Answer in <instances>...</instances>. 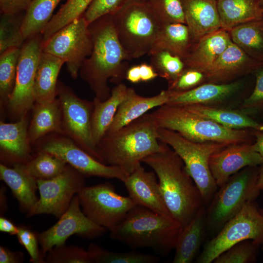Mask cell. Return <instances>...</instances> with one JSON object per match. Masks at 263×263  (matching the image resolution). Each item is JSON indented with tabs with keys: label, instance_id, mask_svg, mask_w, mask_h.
<instances>
[{
	"label": "cell",
	"instance_id": "obj_26",
	"mask_svg": "<svg viewBox=\"0 0 263 263\" xmlns=\"http://www.w3.org/2000/svg\"><path fill=\"white\" fill-rule=\"evenodd\" d=\"M206 208H200L183 228L174 247L173 263H190L198 254L206 230Z\"/></svg>",
	"mask_w": 263,
	"mask_h": 263
},
{
	"label": "cell",
	"instance_id": "obj_45",
	"mask_svg": "<svg viewBox=\"0 0 263 263\" xmlns=\"http://www.w3.org/2000/svg\"><path fill=\"white\" fill-rule=\"evenodd\" d=\"M130 0H93L83 17L89 25L99 18L107 15H113Z\"/></svg>",
	"mask_w": 263,
	"mask_h": 263
},
{
	"label": "cell",
	"instance_id": "obj_24",
	"mask_svg": "<svg viewBox=\"0 0 263 263\" xmlns=\"http://www.w3.org/2000/svg\"><path fill=\"white\" fill-rule=\"evenodd\" d=\"M231 41L228 32L222 28L204 36L194 43L183 60L186 67L205 74Z\"/></svg>",
	"mask_w": 263,
	"mask_h": 263
},
{
	"label": "cell",
	"instance_id": "obj_48",
	"mask_svg": "<svg viewBox=\"0 0 263 263\" xmlns=\"http://www.w3.org/2000/svg\"><path fill=\"white\" fill-rule=\"evenodd\" d=\"M33 0H0V14H18L25 12Z\"/></svg>",
	"mask_w": 263,
	"mask_h": 263
},
{
	"label": "cell",
	"instance_id": "obj_8",
	"mask_svg": "<svg viewBox=\"0 0 263 263\" xmlns=\"http://www.w3.org/2000/svg\"><path fill=\"white\" fill-rule=\"evenodd\" d=\"M158 133L159 140L172 148L182 159L200 191L205 205L207 206L218 189L210 170V157L228 145L214 142H195L175 131L161 128H159Z\"/></svg>",
	"mask_w": 263,
	"mask_h": 263
},
{
	"label": "cell",
	"instance_id": "obj_43",
	"mask_svg": "<svg viewBox=\"0 0 263 263\" xmlns=\"http://www.w3.org/2000/svg\"><path fill=\"white\" fill-rule=\"evenodd\" d=\"M44 260L45 263H92L87 250L78 246L65 244L52 248Z\"/></svg>",
	"mask_w": 263,
	"mask_h": 263
},
{
	"label": "cell",
	"instance_id": "obj_30",
	"mask_svg": "<svg viewBox=\"0 0 263 263\" xmlns=\"http://www.w3.org/2000/svg\"><path fill=\"white\" fill-rule=\"evenodd\" d=\"M64 62L42 52L37 67L34 93L35 103H45L56 98L57 77Z\"/></svg>",
	"mask_w": 263,
	"mask_h": 263
},
{
	"label": "cell",
	"instance_id": "obj_15",
	"mask_svg": "<svg viewBox=\"0 0 263 263\" xmlns=\"http://www.w3.org/2000/svg\"><path fill=\"white\" fill-rule=\"evenodd\" d=\"M42 138L41 141H39L38 150L61 158L84 177L116 179L124 183L128 176L119 168L96 160L66 136L52 133Z\"/></svg>",
	"mask_w": 263,
	"mask_h": 263
},
{
	"label": "cell",
	"instance_id": "obj_42",
	"mask_svg": "<svg viewBox=\"0 0 263 263\" xmlns=\"http://www.w3.org/2000/svg\"><path fill=\"white\" fill-rule=\"evenodd\" d=\"M147 3L162 24H186L182 0H148Z\"/></svg>",
	"mask_w": 263,
	"mask_h": 263
},
{
	"label": "cell",
	"instance_id": "obj_23",
	"mask_svg": "<svg viewBox=\"0 0 263 263\" xmlns=\"http://www.w3.org/2000/svg\"><path fill=\"white\" fill-rule=\"evenodd\" d=\"M186 24L195 43L221 28L217 0H182Z\"/></svg>",
	"mask_w": 263,
	"mask_h": 263
},
{
	"label": "cell",
	"instance_id": "obj_58",
	"mask_svg": "<svg viewBox=\"0 0 263 263\" xmlns=\"http://www.w3.org/2000/svg\"><path fill=\"white\" fill-rule=\"evenodd\" d=\"M261 5L263 6V0H260Z\"/></svg>",
	"mask_w": 263,
	"mask_h": 263
},
{
	"label": "cell",
	"instance_id": "obj_2",
	"mask_svg": "<svg viewBox=\"0 0 263 263\" xmlns=\"http://www.w3.org/2000/svg\"><path fill=\"white\" fill-rule=\"evenodd\" d=\"M155 173L160 191L172 218L184 228L205 206L200 191L177 153L168 145L142 161Z\"/></svg>",
	"mask_w": 263,
	"mask_h": 263
},
{
	"label": "cell",
	"instance_id": "obj_44",
	"mask_svg": "<svg viewBox=\"0 0 263 263\" xmlns=\"http://www.w3.org/2000/svg\"><path fill=\"white\" fill-rule=\"evenodd\" d=\"M256 82L251 94L242 103L239 111L249 115L263 112V65L253 73Z\"/></svg>",
	"mask_w": 263,
	"mask_h": 263
},
{
	"label": "cell",
	"instance_id": "obj_36",
	"mask_svg": "<svg viewBox=\"0 0 263 263\" xmlns=\"http://www.w3.org/2000/svg\"><path fill=\"white\" fill-rule=\"evenodd\" d=\"M67 164L48 152L38 150L26 164V171L37 180H49L60 174Z\"/></svg>",
	"mask_w": 263,
	"mask_h": 263
},
{
	"label": "cell",
	"instance_id": "obj_14",
	"mask_svg": "<svg viewBox=\"0 0 263 263\" xmlns=\"http://www.w3.org/2000/svg\"><path fill=\"white\" fill-rule=\"evenodd\" d=\"M84 177L67 164L57 176L49 180H37L39 197L27 213V216L48 214L60 218L68 208L73 197L85 186Z\"/></svg>",
	"mask_w": 263,
	"mask_h": 263
},
{
	"label": "cell",
	"instance_id": "obj_47",
	"mask_svg": "<svg viewBox=\"0 0 263 263\" xmlns=\"http://www.w3.org/2000/svg\"><path fill=\"white\" fill-rule=\"evenodd\" d=\"M205 80L203 73L186 67L181 75L174 82L169 84L168 89L176 92L187 91L204 83Z\"/></svg>",
	"mask_w": 263,
	"mask_h": 263
},
{
	"label": "cell",
	"instance_id": "obj_40",
	"mask_svg": "<svg viewBox=\"0 0 263 263\" xmlns=\"http://www.w3.org/2000/svg\"><path fill=\"white\" fill-rule=\"evenodd\" d=\"M150 65L158 76L169 84L183 73L186 65L182 58L167 51H160L150 55Z\"/></svg>",
	"mask_w": 263,
	"mask_h": 263
},
{
	"label": "cell",
	"instance_id": "obj_11",
	"mask_svg": "<svg viewBox=\"0 0 263 263\" xmlns=\"http://www.w3.org/2000/svg\"><path fill=\"white\" fill-rule=\"evenodd\" d=\"M77 195L85 215L110 231L119 225L136 206L129 196L118 194L114 186L108 182L85 186Z\"/></svg>",
	"mask_w": 263,
	"mask_h": 263
},
{
	"label": "cell",
	"instance_id": "obj_31",
	"mask_svg": "<svg viewBox=\"0 0 263 263\" xmlns=\"http://www.w3.org/2000/svg\"><path fill=\"white\" fill-rule=\"evenodd\" d=\"M221 28L228 32L240 24L263 18L260 0H217Z\"/></svg>",
	"mask_w": 263,
	"mask_h": 263
},
{
	"label": "cell",
	"instance_id": "obj_55",
	"mask_svg": "<svg viewBox=\"0 0 263 263\" xmlns=\"http://www.w3.org/2000/svg\"><path fill=\"white\" fill-rule=\"evenodd\" d=\"M257 184L260 190L263 192V164L260 166Z\"/></svg>",
	"mask_w": 263,
	"mask_h": 263
},
{
	"label": "cell",
	"instance_id": "obj_57",
	"mask_svg": "<svg viewBox=\"0 0 263 263\" xmlns=\"http://www.w3.org/2000/svg\"><path fill=\"white\" fill-rule=\"evenodd\" d=\"M133 0L140 1V2H147L148 0Z\"/></svg>",
	"mask_w": 263,
	"mask_h": 263
},
{
	"label": "cell",
	"instance_id": "obj_12",
	"mask_svg": "<svg viewBox=\"0 0 263 263\" xmlns=\"http://www.w3.org/2000/svg\"><path fill=\"white\" fill-rule=\"evenodd\" d=\"M43 42L42 34H38L26 39L20 48L14 88L6 104L10 115L18 120L35 103L34 83Z\"/></svg>",
	"mask_w": 263,
	"mask_h": 263
},
{
	"label": "cell",
	"instance_id": "obj_59",
	"mask_svg": "<svg viewBox=\"0 0 263 263\" xmlns=\"http://www.w3.org/2000/svg\"><path fill=\"white\" fill-rule=\"evenodd\" d=\"M262 249H263V246H262Z\"/></svg>",
	"mask_w": 263,
	"mask_h": 263
},
{
	"label": "cell",
	"instance_id": "obj_4",
	"mask_svg": "<svg viewBox=\"0 0 263 263\" xmlns=\"http://www.w3.org/2000/svg\"><path fill=\"white\" fill-rule=\"evenodd\" d=\"M183 229L174 219L136 205L110 235L133 248L152 247L166 253L174 248Z\"/></svg>",
	"mask_w": 263,
	"mask_h": 263
},
{
	"label": "cell",
	"instance_id": "obj_6",
	"mask_svg": "<svg viewBox=\"0 0 263 263\" xmlns=\"http://www.w3.org/2000/svg\"><path fill=\"white\" fill-rule=\"evenodd\" d=\"M260 166L244 168L218 188L206 208V228L214 236L245 204L259 196L261 191L257 182Z\"/></svg>",
	"mask_w": 263,
	"mask_h": 263
},
{
	"label": "cell",
	"instance_id": "obj_39",
	"mask_svg": "<svg viewBox=\"0 0 263 263\" xmlns=\"http://www.w3.org/2000/svg\"><path fill=\"white\" fill-rule=\"evenodd\" d=\"M25 12L18 14H1L0 54L13 47L21 48L25 39L21 26Z\"/></svg>",
	"mask_w": 263,
	"mask_h": 263
},
{
	"label": "cell",
	"instance_id": "obj_29",
	"mask_svg": "<svg viewBox=\"0 0 263 263\" xmlns=\"http://www.w3.org/2000/svg\"><path fill=\"white\" fill-rule=\"evenodd\" d=\"M194 43L186 24L179 22L162 24L149 55L164 50L184 60Z\"/></svg>",
	"mask_w": 263,
	"mask_h": 263
},
{
	"label": "cell",
	"instance_id": "obj_25",
	"mask_svg": "<svg viewBox=\"0 0 263 263\" xmlns=\"http://www.w3.org/2000/svg\"><path fill=\"white\" fill-rule=\"evenodd\" d=\"M0 179L10 188L21 211L27 213L38 200V187L37 180L26 171L24 164H16L11 168L0 163Z\"/></svg>",
	"mask_w": 263,
	"mask_h": 263
},
{
	"label": "cell",
	"instance_id": "obj_3",
	"mask_svg": "<svg viewBox=\"0 0 263 263\" xmlns=\"http://www.w3.org/2000/svg\"><path fill=\"white\" fill-rule=\"evenodd\" d=\"M159 127L151 113H146L115 132L106 133L97 145L103 163L115 166L128 175L146 157L164 150Z\"/></svg>",
	"mask_w": 263,
	"mask_h": 263
},
{
	"label": "cell",
	"instance_id": "obj_35",
	"mask_svg": "<svg viewBox=\"0 0 263 263\" xmlns=\"http://www.w3.org/2000/svg\"><path fill=\"white\" fill-rule=\"evenodd\" d=\"M93 0H67L42 33L43 41L73 21L83 17Z\"/></svg>",
	"mask_w": 263,
	"mask_h": 263
},
{
	"label": "cell",
	"instance_id": "obj_16",
	"mask_svg": "<svg viewBox=\"0 0 263 263\" xmlns=\"http://www.w3.org/2000/svg\"><path fill=\"white\" fill-rule=\"evenodd\" d=\"M107 230L85 215L76 194L57 222L48 229L38 233L41 254L45 258L49 250L54 247L65 245L66 240L72 235L76 234L92 239L101 236Z\"/></svg>",
	"mask_w": 263,
	"mask_h": 263
},
{
	"label": "cell",
	"instance_id": "obj_53",
	"mask_svg": "<svg viewBox=\"0 0 263 263\" xmlns=\"http://www.w3.org/2000/svg\"><path fill=\"white\" fill-rule=\"evenodd\" d=\"M252 132L255 138L254 148L263 157V132L253 130Z\"/></svg>",
	"mask_w": 263,
	"mask_h": 263
},
{
	"label": "cell",
	"instance_id": "obj_7",
	"mask_svg": "<svg viewBox=\"0 0 263 263\" xmlns=\"http://www.w3.org/2000/svg\"><path fill=\"white\" fill-rule=\"evenodd\" d=\"M112 16L118 39L130 60L149 55L162 23L148 3L130 0Z\"/></svg>",
	"mask_w": 263,
	"mask_h": 263
},
{
	"label": "cell",
	"instance_id": "obj_21",
	"mask_svg": "<svg viewBox=\"0 0 263 263\" xmlns=\"http://www.w3.org/2000/svg\"><path fill=\"white\" fill-rule=\"evenodd\" d=\"M243 85V82L238 79L227 83H204L185 91H171V96L167 104L213 106L227 100L236 95L242 89Z\"/></svg>",
	"mask_w": 263,
	"mask_h": 263
},
{
	"label": "cell",
	"instance_id": "obj_27",
	"mask_svg": "<svg viewBox=\"0 0 263 263\" xmlns=\"http://www.w3.org/2000/svg\"><path fill=\"white\" fill-rule=\"evenodd\" d=\"M128 87L122 83L111 89L110 96L105 101L94 97V110L91 119L93 141L97 146L112 123L118 107L125 99Z\"/></svg>",
	"mask_w": 263,
	"mask_h": 263
},
{
	"label": "cell",
	"instance_id": "obj_37",
	"mask_svg": "<svg viewBox=\"0 0 263 263\" xmlns=\"http://www.w3.org/2000/svg\"><path fill=\"white\" fill-rule=\"evenodd\" d=\"M87 251L92 263H155L159 262V259L154 255L136 251H111L94 243L89 245Z\"/></svg>",
	"mask_w": 263,
	"mask_h": 263
},
{
	"label": "cell",
	"instance_id": "obj_56",
	"mask_svg": "<svg viewBox=\"0 0 263 263\" xmlns=\"http://www.w3.org/2000/svg\"><path fill=\"white\" fill-rule=\"evenodd\" d=\"M259 210L260 212V213L263 215V208L260 207H259Z\"/></svg>",
	"mask_w": 263,
	"mask_h": 263
},
{
	"label": "cell",
	"instance_id": "obj_52",
	"mask_svg": "<svg viewBox=\"0 0 263 263\" xmlns=\"http://www.w3.org/2000/svg\"><path fill=\"white\" fill-rule=\"evenodd\" d=\"M126 79L132 83H137L141 81L140 65H134L128 68L126 73Z\"/></svg>",
	"mask_w": 263,
	"mask_h": 263
},
{
	"label": "cell",
	"instance_id": "obj_38",
	"mask_svg": "<svg viewBox=\"0 0 263 263\" xmlns=\"http://www.w3.org/2000/svg\"><path fill=\"white\" fill-rule=\"evenodd\" d=\"M20 48H10L0 54V103H7L14 88Z\"/></svg>",
	"mask_w": 263,
	"mask_h": 263
},
{
	"label": "cell",
	"instance_id": "obj_13",
	"mask_svg": "<svg viewBox=\"0 0 263 263\" xmlns=\"http://www.w3.org/2000/svg\"><path fill=\"white\" fill-rule=\"evenodd\" d=\"M93 47L88 24L83 17L55 33L43 42V52L62 60L71 77H77L85 59Z\"/></svg>",
	"mask_w": 263,
	"mask_h": 263
},
{
	"label": "cell",
	"instance_id": "obj_49",
	"mask_svg": "<svg viewBox=\"0 0 263 263\" xmlns=\"http://www.w3.org/2000/svg\"><path fill=\"white\" fill-rule=\"evenodd\" d=\"M24 261V255L20 251L13 252L0 246V263H21Z\"/></svg>",
	"mask_w": 263,
	"mask_h": 263
},
{
	"label": "cell",
	"instance_id": "obj_18",
	"mask_svg": "<svg viewBox=\"0 0 263 263\" xmlns=\"http://www.w3.org/2000/svg\"><path fill=\"white\" fill-rule=\"evenodd\" d=\"M263 62L250 56L232 41L204 74L205 83H227L254 72Z\"/></svg>",
	"mask_w": 263,
	"mask_h": 263
},
{
	"label": "cell",
	"instance_id": "obj_41",
	"mask_svg": "<svg viewBox=\"0 0 263 263\" xmlns=\"http://www.w3.org/2000/svg\"><path fill=\"white\" fill-rule=\"evenodd\" d=\"M260 245L251 240L234 244L219 255L214 263H253L257 258Z\"/></svg>",
	"mask_w": 263,
	"mask_h": 263
},
{
	"label": "cell",
	"instance_id": "obj_5",
	"mask_svg": "<svg viewBox=\"0 0 263 263\" xmlns=\"http://www.w3.org/2000/svg\"><path fill=\"white\" fill-rule=\"evenodd\" d=\"M159 128L175 131L198 142H214L227 145L249 143L252 132L231 129L201 116L183 106L163 105L151 113Z\"/></svg>",
	"mask_w": 263,
	"mask_h": 263
},
{
	"label": "cell",
	"instance_id": "obj_46",
	"mask_svg": "<svg viewBox=\"0 0 263 263\" xmlns=\"http://www.w3.org/2000/svg\"><path fill=\"white\" fill-rule=\"evenodd\" d=\"M19 229L16 235L18 240L27 250L30 256V262L33 263H45L44 258L38 245V233L25 225L19 226Z\"/></svg>",
	"mask_w": 263,
	"mask_h": 263
},
{
	"label": "cell",
	"instance_id": "obj_34",
	"mask_svg": "<svg viewBox=\"0 0 263 263\" xmlns=\"http://www.w3.org/2000/svg\"><path fill=\"white\" fill-rule=\"evenodd\" d=\"M63 0H33L24 13L21 31L24 39L41 34Z\"/></svg>",
	"mask_w": 263,
	"mask_h": 263
},
{
	"label": "cell",
	"instance_id": "obj_10",
	"mask_svg": "<svg viewBox=\"0 0 263 263\" xmlns=\"http://www.w3.org/2000/svg\"><path fill=\"white\" fill-rule=\"evenodd\" d=\"M63 135L96 160L103 163L92 135L94 102L79 98L69 86L58 81L56 89Z\"/></svg>",
	"mask_w": 263,
	"mask_h": 263
},
{
	"label": "cell",
	"instance_id": "obj_33",
	"mask_svg": "<svg viewBox=\"0 0 263 263\" xmlns=\"http://www.w3.org/2000/svg\"><path fill=\"white\" fill-rule=\"evenodd\" d=\"M228 32L233 43L251 57L263 62V18L240 24Z\"/></svg>",
	"mask_w": 263,
	"mask_h": 263
},
{
	"label": "cell",
	"instance_id": "obj_61",
	"mask_svg": "<svg viewBox=\"0 0 263 263\" xmlns=\"http://www.w3.org/2000/svg\"></svg>",
	"mask_w": 263,
	"mask_h": 263
},
{
	"label": "cell",
	"instance_id": "obj_19",
	"mask_svg": "<svg viewBox=\"0 0 263 263\" xmlns=\"http://www.w3.org/2000/svg\"><path fill=\"white\" fill-rule=\"evenodd\" d=\"M157 178L153 171H146L140 164L123 183L129 196L136 205L174 219L165 203Z\"/></svg>",
	"mask_w": 263,
	"mask_h": 263
},
{
	"label": "cell",
	"instance_id": "obj_20",
	"mask_svg": "<svg viewBox=\"0 0 263 263\" xmlns=\"http://www.w3.org/2000/svg\"><path fill=\"white\" fill-rule=\"evenodd\" d=\"M27 114L17 122H0V157L2 164H26L32 157Z\"/></svg>",
	"mask_w": 263,
	"mask_h": 263
},
{
	"label": "cell",
	"instance_id": "obj_50",
	"mask_svg": "<svg viewBox=\"0 0 263 263\" xmlns=\"http://www.w3.org/2000/svg\"><path fill=\"white\" fill-rule=\"evenodd\" d=\"M140 65L141 81L147 82L153 80L158 76L150 64L142 63Z\"/></svg>",
	"mask_w": 263,
	"mask_h": 263
},
{
	"label": "cell",
	"instance_id": "obj_51",
	"mask_svg": "<svg viewBox=\"0 0 263 263\" xmlns=\"http://www.w3.org/2000/svg\"><path fill=\"white\" fill-rule=\"evenodd\" d=\"M19 226H16L11 220L4 217H0V231L11 235H17L19 232Z\"/></svg>",
	"mask_w": 263,
	"mask_h": 263
},
{
	"label": "cell",
	"instance_id": "obj_28",
	"mask_svg": "<svg viewBox=\"0 0 263 263\" xmlns=\"http://www.w3.org/2000/svg\"><path fill=\"white\" fill-rule=\"evenodd\" d=\"M33 115L28 127V136L31 144H34L48 134L63 135L61 115L58 100L45 103H35Z\"/></svg>",
	"mask_w": 263,
	"mask_h": 263
},
{
	"label": "cell",
	"instance_id": "obj_17",
	"mask_svg": "<svg viewBox=\"0 0 263 263\" xmlns=\"http://www.w3.org/2000/svg\"><path fill=\"white\" fill-rule=\"evenodd\" d=\"M263 164V157L249 143L228 145L212 154L209 165L218 188L233 175L249 166Z\"/></svg>",
	"mask_w": 263,
	"mask_h": 263
},
{
	"label": "cell",
	"instance_id": "obj_9",
	"mask_svg": "<svg viewBox=\"0 0 263 263\" xmlns=\"http://www.w3.org/2000/svg\"><path fill=\"white\" fill-rule=\"evenodd\" d=\"M255 201L247 203L205 245L195 260L197 263H211L234 244L251 240L263 246V215Z\"/></svg>",
	"mask_w": 263,
	"mask_h": 263
},
{
	"label": "cell",
	"instance_id": "obj_1",
	"mask_svg": "<svg viewBox=\"0 0 263 263\" xmlns=\"http://www.w3.org/2000/svg\"><path fill=\"white\" fill-rule=\"evenodd\" d=\"M92 41L91 54L84 61L79 71L81 78L88 83L101 101L111 95L108 82L116 84L126 78L130 59L122 47L116 35L113 16H102L88 25Z\"/></svg>",
	"mask_w": 263,
	"mask_h": 263
},
{
	"label": "cell",
	"instance_id": "obj_22",
	"mask_svg": "<svg viewBox=\"0 0 263 263\" xmlns=\"http://www.w3.org/2000/svg\"><path fill=\"white\" fill-rule=\"evenodd\" d=\"M172 93L169 89L151 97L139 95L132 88H128L125 99L121 103L113 120L106 133L116 131L146 114L150 110L168 103Z\"/></svg>",
	"mask_w": 263,
	"mask_h": 263
},
{
	"label": "cell",
	"instance_id": "obj_60",
	"mask_svg": "<svg viewBox=\"0 0 263 263\" xmlns=\"http://www.w3.org/2000/svg\"></svg>",
	"mask_w": 263,
	"mask_h": 263
},
{
	"label": "cell",
	"instance_id": "obj_54",
	"mask_svg": "<svg viewBox=\"0 0 263 263\" xmlns=\"http://www.w3.org/2000/svg\"><path fill=\"white\" fill-rule=\"evenodd\" d=\"M6 195L5 188L4 187H1L0 190V216H3L7 209V198Z\"/></svg>",
	"mask_w": 263,
	"mask_h": 263
},
{
	"label": "cell",
	"instance_id": "obj_32",
	"mask_svg": "<svg viewBox=\"0 0 263 263\" xmlns=\"http://www.w3.org/2000/svg\"><path fill=\"white\" fill-rule=\"evenodd\" d=\"M182 106L201 116L229 129L236 130L251 129L263 131V123L257 122L250 115L239 110H230L215 106L201 104Z\"/></svg>",
	"mask_w": 263,
	"mask_h": 263
}]
</instances>
